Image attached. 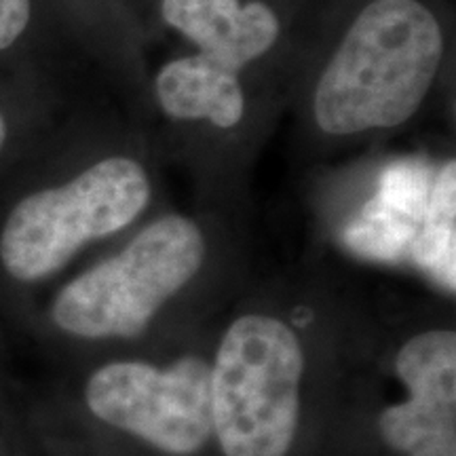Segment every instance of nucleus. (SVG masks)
<instances>
[{
  "label": "nucleus",
  "mask_w": 456,
  "mask_h": 456,
  "mask_svg": "<svg viewBox=\"0 0 456 456\" xmlns=\"http://www.w3.org/2000/svg\"><path fill=\"white\" fill-rule=\"evenodd\" d=\"M368 309L323 275L249 279L209 357L220 456H336Z\"/></svg>",
  "instance_id": "1"
},
{
  "label": "nucleus",
  "mask_w": 456,
  "mask_h": 456,
  "mask_svg": "<svg viewBox=\"0 0 456 456\" xmlns=\"http://www.w3.org/2000/svg\"><path fill=\"white\" fill-rule=\"evenodd\" d=\"M248 283L214 218L171 212L61 283L26 323L60 366L165 353L218 326Z\"/></svg>",
  "instance_id": "2"
},
{
  "label": "nucleus",
  "mask_w": 456,
  "mask_h": 456,
  "mask_svg": "<svg viewBox=\"0 0 456 456\" xmlns=\"http://www.w3.org/2000/svg\"><path fill=\"white\" fill-rule=\"evenodd\" d=\"M216 328L165 353L60 366V380L17 419L28 452L220 456L209 397Z\"/></svg>",
  "instance_id": "3"
},
{
  "label": "nucleus",
  "mask_w": 456,
  "mask_h": 456,
  "mask_svg": "<svg viewBox=\"0 0 456 456\" xmlns=\"http://www.w3.org/2000/svg\"><path fill=\"white\" fill-rule=\"evenodd\" d=\"M336 456H456L452 300L370 302Z\"/></svg>",
  "instance_id": "4"
},
{
  "label": "nucleus",
  "mask_w": 456,
  "mask_h": 456,
  "mask_svg": "<svg viewBox=\"0 0 456 456\" xmlns=\"http://www.w3.org/2000/svg\"><path fill=\"white\" fill-rule=\"evenodd\" d=\"M446 41L420 0H372L359 11L313 94L328 135L395 129L419 112L440 72Z\"/></svg>",
  "instance_id": "5"
},
{
  "label": "nucleus",
  "mask_w": 456,
  "mask_h": 456,
  "mask_svg": "<svg viewBox=\"0 0 456 456\" xmlns=\"http://www.w3.org/2000/svg\"><path fill=\"white\" fill-rule=\"evenodd\" d=\"M152 201L146 165L110 155L60 184L26 192L0 224V273L17 292L61 275L89 245L127 232Z\"/></svg>",
  "instance_id": "6"
},
{
  "label": "nucleus",
  "mask_w": 456,
  "mask_h": 456,
  "mask_svg": "<svg viewBox=\"0 0 456 456\" xmlns=\"http://www.w3.org/2000/svg\"><path fill=\"white\" fill-rule=\"evenodd\" d=\"M161 15L203 57L235 72L265 55L281 32L277 13L262 0H163Z\"/></svg>",
  "instance_id": "7"
},
{
  "label": "nucleus",
  "mask_w": 456,
  "mask_h": 456,
  "mask_svg": "<svg viewBox=\"0 0 456 456\" xmlns=\"http://www.w3.org/2000/svg\"><path fill=\"white\" fill-rule=\"evenodd\" d=\"M157 100L175 121H209L232 129L245 114L239 72L201 53L171 60L157 74Z\"/></svg>",
  "instance_id": "8"
},
{
  "label": "nucleus",
  "mask_w": 456,
  "mask_h": 456,
  "mask_svg": "<svg viewBox=\"0 0 456 456\" xmlns=\"http://www.w3.org/2000/svg\"><path fill=\"white\" fill-rule=\"evenodd\" d=\"M454 161L444 165L437 174L429 214L420 228L419 245H416L431 269L452 271L454 265Z\"/></svg>",
  "instance_id": "9"
},
{
  "label": "nucleus",
  "mask_w": 456,
  "mask_h": 456,
  "mask_svg": "<svg viewBox=\"0 0 456 456\" xmlns=\"http://www.w3.org/2000/svg\"><path fill=\"white\" fill-rule=\"evenodd\" d=\"M30 0H0V51L9 49L30 24Z\"/></svg>",
  "instance_id": "10"
},
{
  "label": "nucleus",
  "mask_w": 456,
  "mask_h": 456,
  "mask_svg": "<svg viewBox=\"0 0 456 456\" xmlns=\"http://www.w3.org/2000/svg\"><path fill=\"white\" fill-rule=\"evenodd\" d=\"M0 450H21V452H28V446L24 442V436H21L17 419L0 420Z\"/></svg>",
  "instance_id": "11"
},
{
  "label": "nucleus",
  "mask_w": 456,
  "mask_h": 456,
  "mask_svg": "<svg viewBox=\"0 0 456 456\" xmlns=\"http://www.w3.org/2000/svg\"><path fill=\"white\" fill-rule=\"evenodd\" d=\"M4 144H7V123H4V117L0 114V155H3Z\"/></svg>",
  "instance_id": "12"
}]
</instances>
